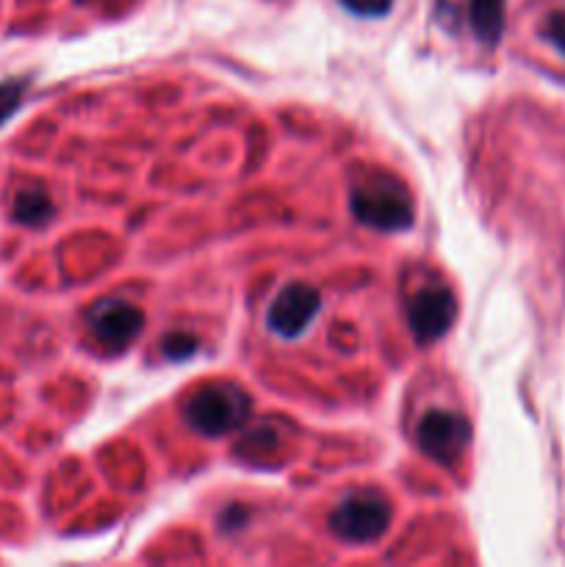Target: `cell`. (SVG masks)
I'll return each mask as SVG.
<instances>
[{
  "label": "cell",
  "instance_id": "cell-1",
  "mask_svg": "<svg viewBox=\"0 0 565 567\" xmlns=\"http://www.w3.org/2000/svg\"><path fill=\"white\" fill-rule=\"evenodd\" d=\"M352 214L360 225L377 233H399L413 225V197L399 177L388 172H371L352 188Z\"/></svg>",
  "mask_w": 565,
  "mask_h": 567
},
{
  "label": "cell",
  "instance_id": "cell-2",
  "mask_svg": "<svg viewBox=\"0 0 565 567\" xmlns=\"http://www.w3.org/2000/svg\"><path fill=\"white\" fill-rule=\"evenodd\" d=\"M249 410H253V399L230 382H219V385H205L183 408L188 426L205 437H222L236 432L238 426L247 421Z\"/></svg>",
  "mask_w": 565,
  "mask_h": 567
},
{
  "label": "cell",
  "instance_id": "cell-3",
  "mask_svg": "<svg viewBox=\"0 0 565 567\" xmlns=\"http://www.w3.org/2000/svg\"><path fill=\"white\" fill-rule=\"evenodd\" d=\"M391 502L374 487L352 491L330 515L332 535L347 543H377L391 526Z\"/></svg>",
  "mask_w": 565,
  "mask_h": 567
},
{
  "label": "cell",
  "instance_id": "cell-4",
  "mask_svg": "<svg viewBox=\"0 0 565 567\" xmlns=\"http://www.w3.org/2000/svg\"><path fill=\"white\" fill-rule=\"evenodd\" d=\"M415 443L430 460L441 465H454L471 443V424L463 413L452 410H430L415 426Z\"/></svg>",
  "mask_w": 565,
  "mask_h": 567
},
{
  "label": "cell",
  "instance_id": "cell-5",
  "mask_svg": "<svg viewBox=\"0 0 565 567\" xmlns=\"http://www.w3.org/2000/svg\"><path fill=\"white\" fill-rule=\"evenodd\" d=\"M89 330L97 338L100 347L111 354H120L142 336L144 313L125 299H103L86 313Z\"/></svg>",
  "mask_w": 565,
  "mask_h": 567
},
{
  "label": "cell",
  "instance_id": "cell-6",
  "mask_svg": "<svg viewBox=\"0 0 565 567\" xmlns=\"http://www.w3.org/2000/svg\"><path fill=\"white\" fill-rule=\"evenodd\" d=\"M458 319V299L446 286H424L408 302V324L419 343L446 336Z\"/></svg>",
  "mask_w": 565,
  "mask_h": 567
},
{
  "label": "cell",
  "instance_id": "cell-7",
  "mask_svg": "<svg viewBox=\"0 0 565 567\" xmlns=\"http://www.w3.org/2000/svg\"><path fill=\"white\" fill-rule=\"evenodd\" d=\"M321 310V293L308 282H291L275 297L271 308L266 310V327L277 338H299Z\"/></svg>",
  "mask_w": 565,
  "mask_h": 567
},
{
  "label": "cell",
  "instance_id": "cell-8",
  "mask_svg": "<svg viewBox=\"0 0 565 567\" xmlns=\"http://www.w3.org/2000/svg\"><path fill=\"white\" fill-rule=\"evenodd\" d=\"M53 199L48 197L44 188H22V192H17L14 205H11V219L25 227H44L53 219Z\"/></svg>",
  "mask_w": 565,
  "mask_h": 567
},
{
  "label": "cell",
  "instance_id": "cell-9",
  "mask_svg": "<svg viewBox=\"0 0 565 567\" xmlns=\"http://www.w3.org/2000/svg\"><path fill=\"white\" fill-rule=\"evenodd\" d=\"M469 22L480 42L496 44L504 31V0H469Z\"/></svg>",
  "mask_w": 565,
  "mask_h": 567
},
{
  "label": "cell",
  "instance_id": "cell-10",
  "mask_svg": "<svg viewBox=\"0 0 565 567\" xmlns=\"http://www.w3.org/2000/svg\"><path fill=\"white\" fill-rule=\"evenodd\" d=\"M28 81L25 78H11V81L0 83V125L11 120L20 111L22 100H25Z\"/></svg>",
  "mask_w": 565,
  "mask_h": 567
},
{
  "label": "cell",
  "instance_id": "cell-11",
  "mask_svg": "<svg viewBox=\"0 0 565 567\" xmlns=\"http://www.w3.org/2000/svg\"><path fill=\"white\" fill-rule=\"evenodd\" d=\"M161 352L172 360H186L197 352V338L188 336V332H172L161 341Z\"/></svg>",
  "mask_w": 565,
  "mask_h": 567
},
{
  "label": "cell",
  "instance_id": "cell-12",
  "mask_svg": "<svg viewBox=\"0 0 565 567\" xmlns=\"http://www.w3.org/2000/svg\"><path fill=\"white\" fill-rule=\"evenodd\" d=\"M355 17H386L393 0H338Z\"/></svg>",
  "mask_w": 565,
  "mask_h": 567
},
{
  "label": "cell",
  "instance_id": "cell-13",
  "mask_svg": "<svg viewBox=\"0 0 565 567\" xmlns=\"http://www.w3.org/2000/svg\"><path fill=\"white\" fill-rule=\"evenodd\" d=\"M543 37L565 55V11H554V14L543 22Z\"/></svg>",
  "mask_w": 565,
  "mask_h": 567
}]
</instances>
